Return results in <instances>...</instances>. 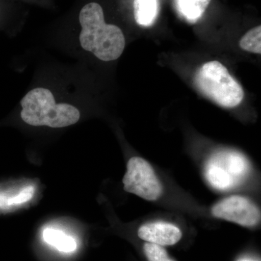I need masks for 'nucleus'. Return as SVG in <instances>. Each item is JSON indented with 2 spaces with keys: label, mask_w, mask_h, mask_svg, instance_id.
<instances>
[{
  "label": "nucleus",
  "mask_w": 261,
  "mask_h": 261,
  "mask_svg": "<svg viewBox=\"0 0 261 261\" xmlns=\"http://www.w3.org/2000/svg\"><path fill=\"white\" fill-rule=\"evenodd\" d=\"M241 261H250V260H241Z\"/></svg>",
  "instance_id": "nucleus-14"
},
{
  "label": "nucleus",
  "mask_w": 261,
  "mask_h": 261,
  "mask_svg": "<svg viewBox=\"0 0 261 261\" xmlns=\"http://www.w3.org/2000/svg\"><path fill=\"white\" fill-rule=\"evenodd\" d=\"M34 193V189L32 187H28L27 188H23L20 190L18 194L10 197L8 199L1 201L0 202V207L4 206H11L19 205V204L23 203L32 199L33 195Z\"/></svg>",
  "instance_id": "nucleus-13"
},
{
  "label": "nucleus",
  "mask_w": 261,
  "mask_h": 261,
  "mask_svg": "<svg viewBox=\"0 0 261 261\" xmlns=\"http://www.w3.org/2000/svg\"><path fill=\"white\" fill-rule=\"evenodd\" d=\"M43 240L45 243L54 246L63 252H74L77 248L76 241L74 238L65 234L60 230L47 228L43 231Z\"/></svg>",
  "instance_id": "nucleus-10"
},
{
  "label": "nucleus",
  "mask_w": 261,
  "mask_h": 261,
  "mask_svg": "<svg viewBox=\"0 0 261 261\" xmlns=\"http://www.w3.org/2000/svg\"><path fill=\"white\" fill-rule=\"evenodd\" d=\"M20 104V116L31 126L63 128L74 124L80 118L77 108L66 103L57 104L53 93L47 89H32Z\"/></svg>",
  "instance_id": "nucleus-2"
},
{
  "label": "nucleus",
  "mask_w": 261,
  "mask_h": 261,
  "mask_svg": "<svg viewBox=\"0 0 261 261\" xmlns=\"http://www.w3.org/2000/svg\"><path fill=\"white\" fill-rule=\"evenodd\" d=\"M139 238L146 243L160 246L176 245L182 238L181 229L176 225L166 222L147 223L141 226L137 232Z\"/></svg>",
  "instance_id": "nucleus-7"
},
{
  "label": "nucleus",
  "mask_w": 261,
  "mask_h": 261,
  "mask_svg": "<svg viewBox=\"0 0 261 261\" xmlns=\"http://www.w3.org/2000/svg\"><path fill=\"white\" fill-rule=\"evenodd\" d=\"M195 84L201 93L223 108L237 107L245 95L242 86L219 61L202 65L196 72Z\"/></svg>",
  "instance_id": "nucleus-3"
},
{
  "label": "nucleus",
  "mask_w": 261,
  "mask_h": 261,
  "mask_svg": "<svg viewBox=\"0 0 261 261\" xmlns=\"http://www.w3.org/2000/svg\"><path fill=\"white\" fill-rule=\"evenodd\" d=\"M80 22L82 28L80 40L83 49L102 61L120 58L126 44L124 35L119 27L106 23L100 5L95 3L86 5L81 10Z\"/></svg>",
  "instance_id": "nucleus-1"
},
{
  "label": "nucleus",
  "mask_w": 261,
  "mask_h": 261,
  "mask_svg": "<svg viewBox=\"0 0 261 261\" xmlns=\"http://www.w3.org/2000/svg\"><path fill=\"white\" fill-rule=\"evenodd\" d=\"M135 17L139 25L150 27L159 13L158 0H135Z\"/></svg>",
  "instance_id": "nucleus-9"
},
{
  "label": "nucleus",
  "mask_w": 261,
  "mask_h": 261,
  "mask_svg": "<svg viewBox=\"0 0 261 261\" xmlns=\"http://www.w3.org/2000/svg\"><path fill=\"white\" fill-rule=\"evenodd\" d=\"M215 217L252 227L260 221V211L251 200L243 196L233 195L217 202L212 207Z\"/></svg>",
  "instance_id": "nucleus-6"
},
{
  "label": "nucleus",
  "mask_w": 261,
  "mask_h": 261,
  "mask_svg": "<svg viewBox=\"0 0 261 261\" xmlns=\"http://www.w3.org/2000/svg\"><path fill=\"white\" fill-rule=\"evenodd\" d=\"M211 0H176L178 13L190 23H195L205 13Z\"/></svg>",
  "instance_id": "nucleus-8"
},
{
  "label": "nucleus",
  "mask_w": 261,
  "mask_h": 261,
  "mask_svg": "<svg viewBox=\"0 0 261 261\" xmlns=\"http://www.w3.org/2000/svg\"><path fill=\"white\" fill-rule=\"evenodd\" d=\"M249 171L250 165L245 156L233 151H224L214 154L209 160L205 176L211 186L226 190L241 184Z\"/></svg>",
  "instance_id": "nucleus-4"
},
{
  "label": "nucleus",
  "mask_w": 261,
  "mask_h": 261,
  "mask_svg": "<svg viewBox=\"0 0 261 261\" xmlns=\"http://www.w3.org/2000/svg\"><path fill=\"white\" fill-rule=\"evenodd\" d=\"M240 46L243 50L249 53H261V27H255L247 32L240 42Z\"/></svg>",
  "instance_id": "nucleus-11"
},
{
  "label": "nucleus",
  "mask_w": 261,
  "mask_h": 261,
  "mask_svg": "<svg viewBox=\"0 0 261 261\" xmlns=\"http://www.w3.org/2000/svg\"><path fill=\"white\" fill-rule=\"evenodd\" d=\"M143 250L147 261H175L169 256L163 246L146 243Z\"/></svg>",
  "instance_id": "nucleus-12"
},
{
  "label": "nucleus",
  "mask_w": 261,
  "mask_h": 261,
  "mask_svg": "<svg viewBox=\"0 0 261 261\" xmlns=\"http://www.w3.org/2000/svg\"><path fill=\"white\" fill-rule=\"evenodd\" d=\"M123 183L127 192L145 200H158L163 194L162 185L153 168L142 158L133 157L128 161Z\"/></svg>",
  "instance_id": "nucleus-5"
}]
</instances>
